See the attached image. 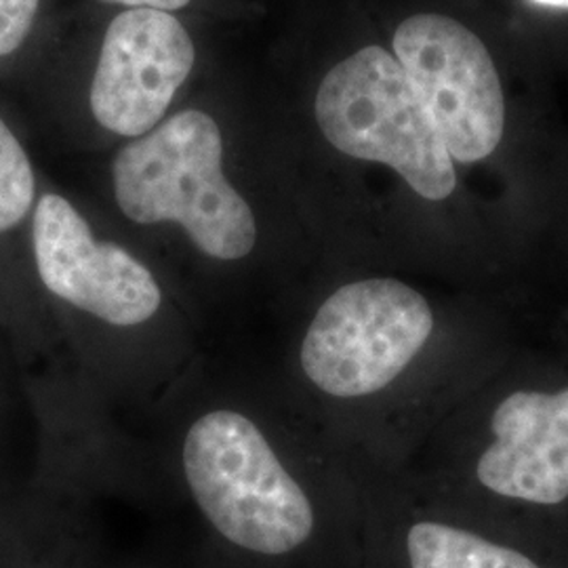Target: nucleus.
<instances>
[{"label": "nucleus", "mask_w": 568, "mask_h": 568, "mask_svg": "<svg viewBox=\"0 0 568 568\" xmlns=\"http://www.w3.org/2000/svg\"><path fill=\"white\" fill-rule=\"evenodd\" d=\"M495 443L478 462V480L514 501L554 508L568 499V387L514 392L493 413Z\"/></svg>", "instance_id": "8"}, {"label": "nucleus", "mask_w": 568, "mask_h": 568, "mask_svg": "<svg viewBox=\"0 0 568 568\" xmlns=\"http://www.w3.org/2000/svg\"><path fill=\"white\" fill-rule=\"evenodd\" d=\"M183 480L213 537L253 562L297 560L318 516L260 426L234 408L196 417L183 438Z\"/></svg>", "instance_id": "1"}, {"label": "nucleus", "mask_w": 568, "mask_h": 568, "mask_svg": "<svg viewBox=\"0 0 568 568\" xmlns=\"http://www.w3.org/2000/svg\"><path fill=\"white\" fill-rule=\"evenodd\" d=\"M403 560L406 568H546L518 546L443 520L410 523Z\"/></svg>", "instance_id": "9"}, {"label": "nucleus", "mask_w": 568, "mask_h": 568, "mask_svg": "<svg viewBox=\"0 0 568 568\" xmlns=\"http://www.w3.org/2000/svg\"><path fill=\"white\" fill-rule=\"evenodd\" d=\"M196 51L182 21L159 9H129L108 26L91 82V110L103 129L150 133L190 77Z\"/></svg>", "instance_id": "7"}, {"label": "nucleus", "mask_w": 568, "mask_h": 568, "mask_svg": "<svg viewBox=\"0 0 568 568\" xmlns=\"http://www.w3.org/2000/svg\"><path fill=\"white\" fill-rule=\"evenodd\" d=\"M37 182L18 138L0 119V232L20 224L34 204Z\"/></svg>", "instance_id": "10"}, {"label": "nucleus", "mask_w": 568, "mask_h": 568, "mask_svg": "<svg viewBox=\"0 0 568 568\" xmlns=\"http://www.w3.org/2000/svg\"><path fill=\"white\" fill-rule=\"evenodd\" d=\"M41 0H0V58L18 51L28 39Z\"/></svg>", "instance_id": "11"}, {"label": "nucleus", "mask_w": 568, "mask_h": 568, "mask_svg": "<svg viewBox=\"0 0 568 568\" xmlns=\"http://www.w3.org/2000/svg\"><path fill=\"white\" fill-rule=\"evenodd\" d=\"M316 121L339 152L392 166L427 201H445L457 185L426 103L394 53L382 47H365L326 74Z\"/></svg>", "instance_id": "3"}, {"label": "nucleus", "mask_w": 568, "mask_h": 568, "mask_svg": "<svg viewBox=\"0 0 568 568\" xmlns=\"http://www.w3.org/2000/svg\"><path fill=\"white\" fill-rule=\"evenodd\" d=\"M394 58L417 89L453 161L476 163L504 138L506 105L485 42L459 21L413 16L394 34Z\"/></svg>", "instance_id": "5"}, {"label": "nucleus", "mask_w": 568, "mask_h": 568, "mask_svg": "<svg viewBox=\"0 0 568 568\" xmlns=\"http://www.w3.org/2000/svg\"><path fill=\"white\" fill-rule=\"evenodd\" d=\"M112 182L131 222L182 225L211 260L239 262L255 248V215L227 182L222 131L201 110L180 112L124 145Z\"/></svg>", "instance_id": "2"}, {"label": "nucleus", "mask_w": 568, "mask_h": 568, "mask_svg": "<svg viewBox=\"0 0 568 568\" xmlns=\"http://www.w3.org/2000/svg\"><path fill=\"white\" fill-rule=\"evenodd\" d=\"M103 2H116L126 4L131 9H159V11H178L183 9L190 0H103Z\"/></svg>", "instance_id": "12"}, {"label": "nucleus", "mask_w": 568, "mask_h": 568, "mask_svg": "<svg viewBox=\"0 0 568 568\" xmlns=\"http://www.w3.org/2000/svg\"><path fill=\"white\" fill-rule=\"evenodd\" d=\"M539 4H548V7H560V9H568V0H532Z\"/></svg>", "instance_id": "13"}, {"label": "nucleus", "mask_w": 568, "mask_h": 568, "mask_svg": "<svg viewBox=\"0 0 568 568\" xmlns=\"http://www.w3.org/2000/svg\"><path fill=\"white\" fill-rule=\"evenodd\" d=\"M42 284L63 304L114 326H140L163 305L154 274L119 244L98 241L87 220L60 194H44L32 222Z\"/></svg>", "instance_id": "6"}, {"label": "nucleus", "mask_w": 568, "mask_h": 568, "mask_svg": "<svg viewBox=\"0 0 568 568\" xmlns=\"http://www.w3.org/2000/svg\"><path fill=\"white\" fill-rule=\"evenodd\" d=\"M434 316L422 293L394 278L337 288L305 331V377L335 398H361L389 386L429 339Z\"/></svg>", "instance_id": "4"}]
</instances>
